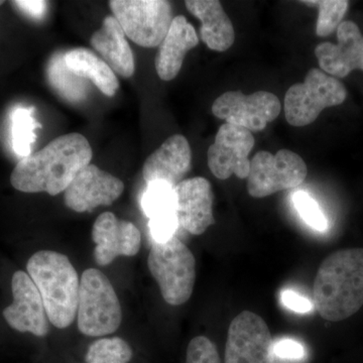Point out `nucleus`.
Returning a JSON list of instances; mask_svg holds the SVG:
<instances>
[{
    "instance_id": "473e14b6",
    "label": "nucleus",
    "mask_w": 363,
    "mask_h": 363,
    "mask_svg": "<svg viewBox=\"0 0 363 363\" xmlns=\"http://www.w3.org/2000/svg\"><path fill=\"white\" fill-rule=\"evenodd\" d=\"M4 1H0V6H1V4H4Z\"/></svg>"
},
{
    "instance_id": "c756f323",
    "label": "nucleus",
    "mask_w": 363,
    "mask_h": 363,
    "mask_svg": "<svg viewBox=\"0 0 363 363\" xmlns=\"http://www.w3.org/2000/svg\"><path fill=\"white\" fill-rule=\"evenodd\" d=\"M274 357L284 359H302L305 357V348L293 339H281L274 343Z\"/></svg>"
},
{
    "instance_id": "f3484780",
    "label": "nucleus",
    "mask_w": 363,
    "mask_h": 363,
    "mask_svg": "<svg viewBox=\"0 0 363 363\" xmlns=\"http://www.w3.org/2000/svg\"><path fill=\"white\" fill-rule=\"evenodd\" d=\"M191 162L192 152L187 138L182 135L169 136L145 162L143 179L147 184L162 182L176 187L190 171Z\"/></svg>"
},
{
    "instance_id": "b1692460",
    "label": "nucleus",
    "mask_w": 363,
    "mask_h": 363,
    "mask_svg": "<svg viewBox=\"0 0 363 363\" xmlns=\"http://www.w3.org/2000/svg\"><path fill=\"white\" fill-rule=\"evenodd\" d=\"M133 350L121 337H102L90 344L85 354L86 363H130Z\"/></svg>"
},
{
    "instance_id": "7c9ffc66",
    "label": "nucleus",
    "mask_w": 363,
    "mask_h": 363,
    "mask_svg": "<svg viewBox=\"0 0 363 363\" xmlns=\"http://www.w3.org/2000/svg\"><path fill=\"white\" fill-rule=\"evenodd\" d=\"M281 298L284 306L294 312L309 313L313 309V305L307 298L292 290L284 291Z\"/></svg>"
},
{
    "instance_id": "423d86ee",
    "label": "nucleus",
    "mask_w": 363,
    "mask_h": 363,
    "mask_svg": "<svg viewBox=\"0 0 363 363\" xmlns=\"http://www.w3.org/2000/svg\"><path fill=\"white\" fill-rule=\"evenodd\" d=\"M346 97L347 91L338 79L313 68L304 82L286 91L284 102L286 121L293 126L309 125L324 109L342 104Z\"/></svg>"
},
{
    "instance_id": "412c9836",
    "label": "nucleus",
    "mask_w": 363,
    "mask_h": 363,
    "mask_svg": "<svg viewBox=\"0 0 363 363\" xmlns=\"http://www.w3.org/2000/svg\"><path fill=\"white\" fill-rule=\"evenodd\" d=\"M66 65L75 75L89 79L98 89L106 96L116 95L119 82L111 67L85 48L71 50L65 52Z\"/></svg>"
},
{
    "instance_id": "393cba45",
    "label": "nucleus",
    "mask_w": 363,
    "mask_h": 363,
    "mask_svg": "<svg viewBox=\"0 0 363 363\" xmlns=\"http://www.w3.org/2000/svg\"><path fill=\"white\" fill-rule=\"evenodd\" d=\"M142 205L143 211L150 219L176 213L175 187L162 182L147 184Z\"/></svg>"
},
{
    "instance_id": "cd10ccee",
    "label": "nucleus",
    "mask_w": 363,
    "mask_h": 363,
    "mask_svg": "<svg viewBox=\"0 0 363 363\" xmlns=\"http://www.w3.org/2000/svg\"><path fill=\"white\" fill-rule=\"evenodd\" d=\"M186 363H222L215 344L205 336H197L189 343Z\"/></svg>"
},
{
    "instance_id": "6e6552de",
    "label": "nucleus",
    "mask_w": 363,
    "mask_h": 363,
    "mask_svg": "<svg viewBox=\"0 0 363 363\" xmlns=\"http://www.w3.org/2000/svg\"><path fill=\"white\" fill-rule=\"evenodd\" d=\"M307 164L292 150H281L276 155L260 150L250 160L247 177L248 194L253 198L292 190L307 178Z\"/></svg>"
},
{
    "instance_id": "9b49d317",
    "label": "nucleus",
    "mask_w": 363,
    "mask_h": 363,
    "mask_svg": "<svg viewBox=\"0 0 363 363\" xmlns=\"http://www.w3.org/2000/svg\"><path fill=\"white\" fill-rule=\"evenodd\" d=\"M255 143L250 130L233 124H223L208 150L210 171L220 180H227L233 175L247 179L250 169L248 156Z\"/></svg>"
},
{
    "instance_id": "7ed1b4c3",
    "label": "nucleus",
    "mask_w": 363,
    "mask_h": 363,
    "mask_svg": "<svg viewBox=\"0 0 363 363\" xmlns=\"http://www.w3.org/2000/svg\"><path fill=\"white\" fill-rule=\"evenodd\" d=\"M44 302L45 312L55 327L68 328L77 316L80 279L70 259L52 250L33 253L26 264Z\"/></svg>"
},
{
    "instance_id": "ddd939ff",
    "label": "nucleus",
    "mask_w": 363,
    "mask_h": 363,
    "mask_svg": "<svg viewBox=\"0 0 363 363\" xmlns=\"http://www.w3.org/2000/svg\"><path fill=\"white\" fill-rule=\"evenodd\" d=\"M13 302L4 310L6 323L21 333L45 337L50 332L47 316L39 290L28 272H14L11 279Z\"/></svg>"
},
{
    "instance_id": "2f4dec72",
    "label": "nucleus",
    "mask_w": 363,
    "mask_h": 363,
    "mask_svg": "<svg viewBox=\"0 0 363 363\" xmlns=\"http://www.w3.org/2000/svg\"><path fill=\"white\" fill-rule=\"evenodd\" d=\"M13 4L23 13L37 20L45 16L48 7L47 2L40 1V0H18V1H13Z\"/></svg>"
},
{
    "instance_id": "1a4fd4ad",
    "label": "nucleus",
    "mask_w": 363,
    "mask_h": 363,
    "mask_svg": "<svg viewBox=\"0 0 363 363\" xmlns=\"http://www.w3.org/2000/svg\"><path fill=\"white\" fill-rule=\"evenodd\" d=\"M224 363H274V342L264 320L240 313L229 325Z\"/></svg>"
},
{
    "instance_id": "f03ea898",
    "label": "nucleus",
    "mask_w": 363,
    "mask_h": 363,
    "mask_svg": "<svg viewBox=\"0 0 363 363\" xmlns=\"http://www.w3.org/2000/svg\"><path fill=\"white\" fill-rule=\"evenodd\" d=\"M315 308L330 322L343 321L363 306V248H346L328 255L314 281Z\"/></svg>"
},
{
    "instance_id": "f257e3e1",
    "label": "nucleus",
    "mask_w": 363,
    "mask_h": 363,
    "mask_svg": "<svg viewBox=\"0 0 363 363\" xmlns=\"http://www.w3.org/2000/svg\"><path fill=\"white\" fill-rule=\"evenodd\" d=\"M92 156L84 135L74 133L59 136L39 152L21 159L11 173V186L23 193L58 195L90 164Z\"/></svg>"
},
{
    "instance_id": "5701e85b",
    "label": "nucleus",
    "mask_w": 363,
    "mask_h": 363,
    "mask_svg": "<svg viewBox=\"0 0 363 363\" xmlns=\"http://www.w3.org/2000/svg\"><path fill=\"white\" fill-rule=\"evenodd\" d=\"M32 107H16L11 113V143L16 156L21 159L30 156L35 143V130L40 124L33 116Z\"/></svg>"
},
{
    "instance_id": "dca6fc26",
    "label": "nucleus",
    "mask_w": 363,
    "mask_h": 363,
    "mask_svg": "<svg viewBox=\"0 0 363 363\" xmlns=\"http://www.w3.org/2000/svg\"><path fill=\"white\" fill-rule=\"evenodd\" d=\"M320 68L332 77L344 78L363 71V35L357 23L342 21L337 28V44L323 43L315 49Z\"/></svg>"
},
{
    "instance_id": "39448f33",
    "label": "nucleus",
    "mask_w": 363,
    "mask_h": 363,
    "mask_svg": "<svg viewBox=\"0 0 363 363\" xmlns=\"http://www.w3.org/2000/svg\"><path fill=\"white\" fill-rule=\"evenodd\" d=\"M147 267L167 304L180 306L188 302L194 290L196 260L179 238L174 236L164 242L155 241Z\"/></svg>"
},
{
    "instance_id": "a211bd4d",
    "label": "nucleus",
    "mask_w": 363,
    "mask_h": 363,
    "mask_svg": "<svg viewBox=\"0 0 363 363\" xmlns=\"http://www.w3.org/2000/svg\"><path fill=\"white\" fill-rule=\"evenodd\" d=\"M199 44V38L194 26L185 16L174 18L168 33L159 45L155 60V66L159 77L164 81H171L178 76L183 66L186 54Z\"/></svg>"
},
{
    "instance_id": "4468645a",
    "label": "nucleus",
    "mask_w": 363,
    "mask_h": 363,
    "mask_svg": "<svg viewBox=\"0 0 363 363\" xmlns=\"http://www.w3.org/2000/svg\"><path fill=\"white\" fill-rule=\"evenodd\" d=\"M94 259L106 267L118 257H135L142 245V234L130 221L117 218L112 212L99 215L93 224Z\"/></svg>"
},
{
    "instance_id": "bb28decb",
    "label": "nucleus",
    "mask_w": 363,
    "mask_h": 363,
    "mask_svg": "<svg viewBox=\"0 0 363 363\" xmlns=\"http://www.w3.org/2000/svg\"><path fill=\"white\" fill-rule=\"evenodd\" d=\"M293 202L297 209L298 213L303 220L318 231H325L328 227L326 217L320 209L319 205L308 193H295L293 196Z\"/></svg>"
},
{
    "instance_id": "aec40b11",
    "label": "nucleus",
    "mask_w": 363,
    "mask_h": 363,
    "mask_svg": "<svg viewBox=\"0 0 363 363\" xmlns=\"http://www.w3.org/2000/svg\"><path fill=\"white\" fill-rule=\"evenodd\" d=\"M189 13L201 21L200 37L202 42L216 52L230 49L235 40L233 21L228 18L220 1L217 0H187Z\"/></svg>"
},
{
    "instance_id": "2eb2a0df",
    "label": "nucleus",
    "mask_w": 363,
    "mask_h": 363,
    "mask_svg": "<svg viewBox=\"0 0 363 363\" xmlns=\"http://www.w3.org/2000/svg\"><path fill=\"white\" fill-rule=\"evenodd\" d=\"M176 216L179 225L193 235H201L213 225V192L202 177L182 181L175 187Z\"/></svg>"
},
{
    "instance_id": "9d476101",
    "label": "nucleus",
    "mask_w": 363,
    "mask_h": 363,
    "mask_svg": "<svg viewBox=\"0 0 363 363\" xmlns=\"http://www.w3.org/2000/svg\"><path fill=\"white\" fill-rule=\"evenodd\" d=\"M281 104L278 96L267 91L250 95L240 91H228L215 100L212 112L226 123L245 130L262 131L281 113Z\"/></svg>"
},
{
    "instance_id": "20e7f679",
    "label": "nucleus",
    "mask_w": 363,
    "mask_h": 363,
    "mask_svg": "<svg viewBox=\"0 0 363 363\" xmlns=\"http://www.w3.org/2000/svg\"><path fill=\"white\" fill-rule=\"evenodd\" d=\"M121 320V302L111 281L99 269H86L79 289V331L89 337L102 338L116 333Z\"/></svg>"
},
{
    "instance_id": "c85d7f7f",
    "label": "nucleus",
    "mask_w": 363,
    "mask_h": 363,
    "mask_svg": "<svg viewBox=\"0 0 363 363\" xmlns=\"http://www.w3.org/2000/svg\"><path fill=\"white\" fill-rule=\"evenodd\" d=\"M179 222L176 213L162 215L150 219V230L156 242H164L174 238Z\"/></svg>"
},
{
    "instance_id": "a878e982",
    "label": "nucleus",
    "mask_w": 363,
    "mask_h": 363,
    "mask_svg": "<svg viewBox=\"0 0 363 363\" xmlns=\"http://www.w3.org/2000/svg\"><path fill=\"white\" fill-rule=\"evenodd\" d=\"M309 6L319 9L316 23L318 37H328L337 30L344 16L350 9V1L346 0H315V1H302Z\"/></svg>"
},
{
    "instance_id": "0eeeda50",
    "label": "nucleus",
    "mask_w": 363,
    "mask_h": 363,
    "mask_svg": "<svg viewBox=\"0 0 363 363\" xmlns=\"http://www.w3.org/2000/svg\"><path fill=\"white\" fill-rule=\"evenodd\" d=\"M109 6L126 37L143 48L159 47L174 20L164 0H112Z\"/></svg>"
},
{
    "instance_id": "f8f14e48",
    "label": "nucleus",
    "mask_w": 363,
    "mask_h": 363,
    "mask_svg": "<svg viewBox=\"0 0 363 363\" xmlns=\"http://www.w3.org/2000/svg\"><path fill=\"white\" fill-rule=\"evenodd\" d=\"M124 191L123 182L102 171L95 164L81 169L64 192V202L78 213L92 212L99 206H109Z\"/></svg>"
},
{
    "instance_id": "4be33fe9",
    "label": "nucleus",
    "mask_w": 363,
    "mask_h": 363,
    "mask_svg": "<svg viewBox=\"0 0 363 363\" xmlns=\"http://www.w3.org/2000/svg\"><path fill=\"white\" fill-rule=\"evenodd\" d=\"M47 76L50 85L67 101L80 102L87 98V82L67 67L65 52L52 55L48 64Z\"/></svg>"
},
{
    "instance_id": "6ab92c4d",
    "label": "nucleus",
    "mask_w": 363,
    "mask_h": 363,
    "mask_svg": "<svg viewBox=\"0 0 363 363\" xmlns=\"http://www.w3.org/2000/svg\"><path fill=\"white\" fill-rule=\"evenodd\" d=\"M90 43L112 71L124 78L133 75L135 57L123 28L113 16L105 18L101 28L93 33Z\"/></svg>"
}]
</instances>
